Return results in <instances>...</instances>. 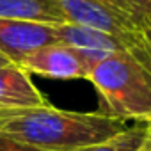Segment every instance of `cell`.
I'll return each instance as SVG.
<instances>
[{
  "instance_id": "2",
  "label": "cell",
  "mask_w": 151,
  "mask_h": 151,
  "mask_svg": "<svg viewBox=\"0 0 151 151\" xmlns=\"http://www.w3.org/2000/svg\"><path fill=\"white\" fill-rule=\"evenodd\" d=\"M87 80L105 101L107 114L151 124V71L124 52L94 64Z\"/></svg>"
},
{
  "instance_id": "7",
  "label": "cell",
  "mask_w": 151,
  "mask_h": 151,
  "mask_svg": "<svg viewBox=\"0 0 151 151\" xmlns=\"http://www.w3.org/2000/svg\"><path fill=\"white\" fill-rule=\"evenodd\" d=\"M45 105L48 103L30 80L29 73L16 64L0 66V112L36 109Z\"/></svg>"
},
{
  "instance_id": "8",
  "label": "cell",
  "mask_w": 151,
  "mask_h": 151,
  "mask_svg": "<svg viewBox=\"0 0 151 151\" xmlns=\"http://www.w3.org/2000/svg\"><path fill=\"white\" fill-rule=\"evenodd\" d=\"M0 18L29 20L48 25L66 23L60 9L50 0H0Z\"/></svg>"
},
{
  "instance_id": "5",
  "label": "cell",
  "mask_w": 151,
  "mask_h": 151,
  "mask_svg": "<svg viewBox=\"0 0 151 151\" xmlns=\"http://www.w3.org/2000/svg\"><path fill=\"white\" fill-rule=\"evenodd\" d=\"M52 43H57L53 25L0 18V55L11 64H18L25 55Z\"/></svg>"
},
{
  "instance_id": "3",
  "label": "cell",
  "mask_w": 151,
  "mask_h": 151,
  "mask_svg": "<svg viewBox=\"0 0 151 151\" xmlns=\"http://www.w3.org/2000/svg\"><path fill=\"white\" fill-rule=\"evenodd\" d=\"M50 2L60 9L66 22L91 27L116 37L121 43L124 53L151 71V27L135 25L98 0H50Z\"/></svg>"
},
{
  "instance_id": "9",
  "label": "cell",
  "mask_w": 151,
  "mask_h": 151,
  "mask_svg": "<svg viewBox=\"0 0 151 151\" xmlns=\"http://www.w3.org/2000/svg\"><path fill=\"white\" fill-rule=\"evenodd\" d=\"M149 135H151V124L135 123L133 126L126 128L124 132L107 140L80 147L77 151H139L144 146V142L149 139Z\"/></svg>"
},
{
  "instance_id": "13",
  "label": "cell",
  "mask_w": 151,
  "mask_h": 151,
  "mask_svg": "<svg viewBox=\"0 0 151 151\" xmlns=\"http://www.w3.org/2000/svg\"><path fill=\"white\" fill-rule=\"evenodd\" d=\"M6 64H11V62H9L4 55H0V66H6Z\"/></svg>"
},
{
  "instance_id": "10",
  "label": "cell",
  "mask_w": 151,
  "mask_h": 151,
  "mask_svg": "<svg viewBox=\"0 0 151 151\" xmlns=\"http://www.w3.org/2000/svg\"><path fill=\"white\" fill-rule=\"evenodd\" d=\"M140 27H151V0H98Z\"/></svg>"
},
{
  "instance_id": "6",
  "label": "cell",
  "mask_w": 151,
  "mask_h": 151,
  "mask_svg": "<svg viewBox=\"0 0 151 151\" xmlns=\"http://www.w3.org/2000/svg\"><path fill=\"white\" fill-rule=\"evenodd\" d=\"M53 29H55L57 43H62L73 50H77L86 60V64L89 66V71L94 64L107 59L109 55L124 52L121 43L116 37L91 27L66 22L60 25H53Z\"/></svg>"
},
{
  "instance_id": "11",
  "label": "cell",
  "mask_w": 151,
  "mask_h": 151,
  "mask_svg": "<svg viewBox=\"0 0 151 151\" xmlns=\"http://www.w3.org/2000/svg\"><path fill=\"white\" fill-rule=\"evenodd\" d=\"M0 151H43L37 147H32L29 144L18 142L14 139H9L6 135H0Z\"/></svg>"
},
{
  "instance_id": "1",
  "label": "cell",
  "mask_w": 151,
  "mask_h": 151,
  "mask_svg": "<svg viewBox=\"0 0 151 151\" xmlns=\"http://www.w3.org/2000/svg\"><path fill=\"white\" fill-rule=\"evenodd\" d=\"M130 128L107 112H73L50 105L0 112V135L43 151H77Z\"/></svg>"
},
{
  "instance_id": "4",
  "label": "cell",
  "mask_w": 151,
  "mask_h": 151,
  "mask_svg": "<svg viewBox=\"0 0 151 151\" xmlns=\"http://www.w3.org/2000/svg\"><path fill=\"white\" fill-rule=\"evenodd\" d=\"M16 66H20L25 73L41 75L55 80H87L89 66L82 59V55L62 43H52L34 50L25 55Z\"/></svg>"
},
{
  "instance_id": "12",
  "label": "cell",
  "mask_w": 151,
  "mask_h": 151,
  "mask_svg": "<svg viewBox=\"0 0 151 151\" xmlns=\"http://www.w3.org/2000/svg\"><path fill=\"white\" fill-rule=\"evenodd\" d=\"M139 151H151V135H149V139L144 142V146H142Z\"/></svg>"
}]
</instances>
